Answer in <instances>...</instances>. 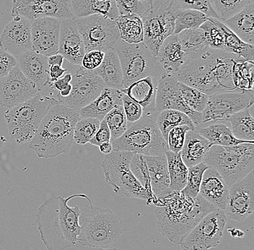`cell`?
I'll return each instance as SVG.
<instances>
[{"label":"cell","instance_id":"6da1fadb","mask_svg":"<svg viewBox=\"0 0 254 250\" xmlns=\"http://www.w3.org/2000/svg\"><path fill=\"white\" fill-rule=\"evenodd\" d=\"M244 61L236 55L209 49L196 58L188 60L172 74L179 82L199 90L208 97L238 91L233 81L235 63Z\"/></svg>","mask_w":254,"mask_h":250},{"label":"cell","instance_id":"7a4b0ae2","mask_svg":"<svg viewBox=\"0 0 254 250\" xmlns=\"http://www.w3.org/2000/svg\"><path fill=\"white\" fill-rule=\"evenodd\" d=\"M91 200L85 194H75L64 198L53 196L38 208L36 221L41 241L48 250H64L78 245L80 234L79 206H69L68 202L74 198Z\"/></svg>","mask_w":254,"mask_h":250},{"label":"cell","instance_id":"3957f363","mask_svg":"<svg viewBox=\"0 0 254 250\" xmlns=\"http://www.w3.org/2000/svg\"><path fill=\"white\" fill-rule=\"evenodd\" d=\"M155 205L159 232L178 245L206 215L218 210L199 195L191 199L182 192L171 193L158 199Z\"/></svg>","mask_w":254,"mask_h":250},{"label":"cell","instance_id":"277c9868","mask_svg":"<svg viewBox=\"0 0 254 250\" xmlns=\"http://www.w3.org/2000/svg\"><path fill=\"white\" fill-rule=\"evenodd\" d=\"M80 118L79 110L57 103L51 107L40 124L29 148L39 158H55L69 152L74 142V130Z\"/></svg>","mask_w":254,"mask_h":250},{"label":"cell","instance_id":"5b68a950","mask_svg":"<svg viewBox=\"0 0 254 250\" xmlns=\"http://www.w3.org/2000/svg\"><path fill=\"white\" fill-rule=\"evenodd\" d=\"M80 234L78 245L86 248H109L119 240L123 230V221L109 208L90 203L79 218Z\"/></svg>","mask_w":254,"mask_h":250},{"label":"cell","instance_id":"8992f818","mask_svg":"<svg viewBox=\"0 0 254 250\" xmlns=\"http://www.w3.org/2000/svg\"><path fill=\"white\" fill-rule=\"evenodd\" d=\"M158 114L142 115L122 137L111 141L113 151H128L147 156L166 154L168 147L157 126Z\"/></svg>","mask_w":254,"mask_h":250},{"label":"cell","instance_id":"52a82bcc","mask_svg":"<svg viewBox=\"0 0 254 250\" xmlns=\"http://www.w3.org/2000/svg\"><path fill=\"white\" fill-rule=\"evenodd\" d=\"M60 102L55 98L39 93L29 100L8 109L4 117L10 137L18 145L31 142L49 109Z\"/></svg>","mask_w":254,"mask_h":250},{"label":"cell","instance_id":"ba28073f","mask_svg":"<svg viewBox=\"0 0 254 250\" xmlns=\"http://www.w3.org/2000/svg\"><path fill=\"white\" fill-rule=\"evenodd\" d=\"M203 162L218 172L228 186L242 180L254 168V144L212 146Z\"/></svg>","mask_w":254,"mask_h":250},{"label":"cell","instance_id":"9c48e42d","mask_svg":"<svg viewBox=\"0 0 254 250\" xmlns=\"http://www.w3.org/2000/svg\"><path fill=\"white\" fill-rule=\"evenodd\" d=\"M134 154L128 151H113L106 155L101 164L105 179L116 194L140 199L150 205V197L130 170V161Z\"/></svg>","mask_w":254,"mask_h":250},{"label":"cell","instance_id":"30bf717a","mask_svg":"<svg viewBox=\"0 0 254 250\" xmlns=\"http://www.w3.org/2000/svg\"><path fill=\"white\" fill-rule=\"evenodd\" d=\"M175 11L173 0L152 1V7L142 17L143 43L155 56L167 38L174 34Z\"/></svg>","mask_w":254,"mask_h":250},{"label":"cell","instance_id":"8fae6325","mask_svg":"<svg viewBox=\"0 0 254 250\" xmlns=\"http://www.w3.org/2000/svg\"><path fill=\"white\" fill-rule=\"evenodd\" d=\"M83 40L85 53L99 50L103 53L115 48L120 36L115 21L102 15L74 18Z\"/></svg>","mask_w":254,"mask_h":250},{"label":"cell","instance_id":"7c38bea8","mask_svg":"<svg viewBox=\"0 0 254 250\" xmlns=\"http://www.w3.org/2000/svg\"><path fill=\"white\" fill-rule=\"evenodd\" d=\"M114 50L122 67L124 89L150 76L156 58L144 43L127 44L120 39Z\"/></svg>","mask_w":254,"mask_h":250},{"label":"cell","instance_id":"4fadbf2b","mask_svg":"<svg viewBox=\"0 0 254 250\" xmlns=\"http://www.w3.org/2000/svg\"><path fill=\"white\" fill-rule=\"evenodd\" d=\"M254 102V90L226 92L209 96L207 105L201 113L202 122L198 128L216 123H225L233 114L250 108Z\"/></svg>","mask_w":254,"mask_h":250},{"label":"cell","instance_id":"5bb4252c","mask_svg":"<svg viewBox=\"0 0 254 250\" xmlns=\"http://www.w3.org/2000/svg\"><path fill=\"white\" fill-rule=\"evenodd\" d=\"M227 216L222 210L206 215L184 237L181 250H208L220 244L226 224Z\"/></svg>","mask_w":254,"mask_h":250},{"label":"cell","instance_id":"9a60e30c","mask_svg":"<svg viewBox=\"0 0 254 250\" xmlns=\"http://www.w3.org/2000/svg\"><path fill=\"white\" fill-rule=\"evenodd\" d=\"M70 84L71 91L69 97L57 100L66 107L78 110L91 103L106 88L98 76L82 66L72 75Z\"/></svg>","mask_w":254,"mask_h":250},{"label":"cell","instance_id":"2e32d148","mask_svg":"<svg viewBox=\"0 0 254 250\" xmlns=\"http://www.w3.org/2000/svg\"><path fill=\"white\" fill-rule=\"evenodd\" d=\"M11 16H22L30 21L52 17L60 21L74 19L69 0H15L12 1Z\"/></svg>","mask_w":254,"mask_h":250},{"label":"cell","instance_id":"e0dca14e","mask_svg":"<svg viewBox=\"0 0 254 250\" xmlns=\"http://www.w3.org/2000/svg\"><path fill=\"white\" fill-rule=\"evenodd\" d=\"M225 216L233 221H244L254 211V172L229 186Z\"/></svg>","mask_w":254,"mask_h":250},{"label":"cell","instance_id":"ac0fdd59","mask_svg":"<svg viewBox=\"0 0 254 250\" xmlns=\"http://www.w3.org/2000/svg\"><path fill=\"white\" fill-rule=\"evenodd\" d=\"M155 109L158 113L166 110L182 112L190 117L196 129L202 122V114L190 110L183 100L179 88V81L172 74H162L158 80Z\"/></svg>","mask_w":254,"mask_h":250},{"label":"cell","instance_id":"d6986e66","mask_svg":"<svg viewBox=\"0 0 254 250\" xmlns=\"http://www.w3.org/2000/svg\"><path fill=\"white\" fill-rule=\"evenodd\" d=\"M35 85L16 66L6 77L0 79V106L12 108L39 94Z\"/></svg>","mask_w":254,"mask_h":250},{"label":"cell","instance_id":"ffe728a7","mask_svg":"<svg viewBox=\"0 0 254 250\" xmlns=\"http://www.w3.org/2000/svg\"><path fill=\"white\" fill-rule=\"evenodd\" d=\"M0 48L16 59L32 50L31 21L24 17H14L0 36Z\"/></svg>","mask_w":254,"mask_h":250},{"label":"cell","instance_id":"44dd1931","mask_svg":"<svg viewBox=\"0 0 254 250\" xmlns=\"http://www.w3.org/2000/svg\"><path fill=\"white\" fill-rule=\"evenodd\" d=\"M61 21L52 17L31 22L32 50L49 57L57 54L60 44Z\"/></svg>","mask_w":254,"mask_h":250},{"label":"cell","instance_id":"7402d4cb","mask_svg":"<svg viewBox=\"0 0 254 250\" xmlns=\"http://www.w3.org/2000/svg\"><path fill=\"white\" fill-rule=\"evenodd\" d=\"M17 61L23 75L35 85L39 93L47 91L49 88L50 67L48 57L31 50L20 55Z\"/></svg>","mask_w":254,"mask_h":250},{"label":"cell","instance_id":"603a6c76","mask_svg":"<svg viewBox=\"0 0 254 250\" xmlns=\"http://www.w3.org/2000/svg\"><path fill=\"white\" fill-rule=\"evenodd\" d=\"M58 53L74 65H81L85 56L83 40L73 19L61 21Z\"/></svg>","mask_w":254,"mask_h":250},{"label":"cell","instance_id":"cb8c5ba5","mask_svg":"<svg viewBox=\"0 0 254 250\" xmlns=\"http://www.w3.org/2000/svg\"><path fill=\"white\" fill-rule=\"evenodd\" d=\"M228 191L229 186L217 171L211 167L206 170L203 175L198 194L201 198L217 209L224 210L226 205Z\"/></svg>","mask_w":254,"mask_h":250},{"label":"cell","instance_id":"d4e9b609","mask_svg":"<svg viewBox=\"0 0 254 250\" xmlns=\"http://www.w3.org/2000/svg\"><path fill=\"white\" fill-rule=\"evenodd\" d=\"M158 80L148 76L121 91L142 107L143 115L158 113L155 109Z\"/></svg>","mask_w":254,"mask_h":250},{"label":"cell","instance_id":"484cf974","mask_svg":"<svg viewBox=\"0 0 254 250\" xmlns=\"http://www.w3.org/2000/svg\"><path fill=\"white\" fill-rule=\"evenodd\" d=\"M143 156L148 169L152 194L156 200L171 194L166 154L159 156Z\"/></svg>","mask_w":254,"mask_h":250},{"label":"cell","instance_id":"4316f807","mask_svg":"<svg viewBox=\"0 0 254 250\" xmlns=\"http://www.w3.org/2000/svg\"><path fill=\"white\" fill-rule=\"evenodd\" d=\"M123 96L121 90L105 88L95 100L79 110L80 118H96L102 121L116 106L122 105Z\"/></svg>","mask_w":254,"mask_h":250},{"label":"cell","instance_id":"83f0119b","mask_svg":"<svg viewBox=\"0 0 254 250\" xmlns=\"http://www.w3.org/2000/svg\"><path fill=\"white\" fill-rule=\"evenodd\" d=\"M155 58L168 74L177 72L187 62V57L177 35L173 34L167 38L159 48Z\"/></svg>","mask_w":254,"mask_h":250},{"label":"cell","instance_id":"f1b7e54d","mask_svg":"<svg viewBox=\"0 0 254 250\" xmlns=\"http://www.w3.org/2000/svg\"><path fill=\"white\" fill-rule=\"evenodd\" d=\"M71 4L74 18L99 15L115 21L120 16L115 0H74Z\"/></svg>","mask_w":254,"mask_h":250},{"label":"cell","instance_id":"f546056e","mask_svg":"<svg viewBox=\"0 0 254 250\" xmlns=\"http://www.w3.org/2000/svg\"><path fill=\"white\" fill-rule=\"evenodd\" d=\"M212 145L205 138L201 137L196 131H189L186 134L185 141L181 156L187 167H193L204 161L206 154Z\"/></svg>","mask_w":254,"mask_h":250},{"label":"cell","instance_id":"4dcf8cb0","mask_svg":"<svg viewBox=\"0 0 254 250\" xmlns=\"http://www.w3.org/2000/svg\"><path fill=\"white\" fill-rule=\"evenodd\" d=\"M92 72L103 80L106 88L119 90L124 89L122 67L114 49L105 52L102 64Z\"/></svg>","mask_w":254,"mask_h":250},{"label":"cell","instance_id":"1f68e13d","mask_svg":"<svg viewBox=\"0 0 254 250\" xmlns=\"http://www.w3.org/2000/svg\"><path fill=\"white\" fill-rule=\"evenodd\" d=\"M222 23L243 42L254 46V3L248 4L237 15Z\"/></svg>","mask_w":254,"mask_h":250},{"label":"cell","instance_id":"d6a6232c","mask_svg":"<svg viewBox=\"0 0 254 250\" xmlns=\"http://www.w3.org/2000/svg\"><path fill=\"white\" fill-rule=\"evenodd\" d=\"M198 134L209 141L212 146L232 147L242 144H254L253 142L238 140L233 136L231 130L225 123H216L196 129Z\"/></svg>","mask_w":254,"mask_h":250},{"label":"cell","instance_id":"836d02e7","mask_svg":"<svg viewBox=\"0 0 254 250\" xmlns=\"http://www.w3.org/2000/svg\"><path fill=\"white\" fill-rule=\"evenodd\" d=\"M217 25L224 35L223 50L232 54L236 55L242 58L244 61H254V46L249 45L243 42L238 36H236L230 29H228L223 23L215 19H209Z\"/></svg>","mask_w":254,"mask_h":250},{"label":"cell","instance_id":"e575fe53","mask_svg":"<svg viewBox=\"0 0 254 250\" xmlns=\"http://www.w3.org/2000/svg\"><path fill=\"white\" fill-rule=\"evenodd\" d=\"M177 36L187 61L199 56L209 49L204 31L200 28L186 30Z\"/></svg>","mask_w":254,"mask_h":250},{"label":"cell","instance_id":"d590c367","mask_svg":"<svg viewBox=\"0 0 254 250\" xmlns=\"http://www.w3.org/2000/svg\"><path fill=\"white\" fill-rule=\"evenodd\" d=\"M170 178V191L181 192L187 184L188 167L185 165L181 153L168 151L166 152Z\"/></svg>","mask_w":254,"mask_h":250},{"label":"cell","instance_id":"8d00e7d4","mask_svg":"<svg viewBox=\"0 0 254 250\" xmlns=\"http://www.w3.org/2000/svg\"><path fill=\"white\" fill-rule=\"evenodd\" d=\"M225 123H229L233 136L238 140L254 142V118L249 108L233 114L226 120Z\"/></svg>","mask_w":254,"mask_h":250},{"label":"cell","instance_id":"74e56055","mask_svg":"<svg viewBox=\"0 0 254 250\" xmlns=\"http://www.w3.org/2000/svg\"><path fill=\"white\" fill-rule=\"evenodd\" d=\"M120 39L127 44H139L143 42V23L142 18L134 15L119 16L115 20Z\"/></svg>","mask_w":254,"mask_h":250},{"label":"cell","instance_id":"f35d334b","mask_svg":"<svg viewBox=\"0 0 254 250\" xmlns=\"http://www.w3.org/2000/svg\"><path fill=\"white\" fill-rule=\"evenodd\" d=\"M156 123L166 142L168 133L178 126H187L191 131H196V127L190 117L178 110H166L160 112L157 115Z\"/></svg>","mask_w":254,"mask_h":250},{"label":"cell","instance_id":"ab89813d","mask_svg":"<svg viewBox=\"0 0 254 250\" xmlns=\"http://www.w3.org/2000/svg\"><path fill=\"white\" fill-rule=\"evenodd\" d=\"M174 15V35L186 30L197 29L208 20L204 14L192 9H176Z\"/></svg>","mask_w":254,"mask_h":250},{"label":"cell","instance_id":"60d3db41","mask_svg":"<svg viewBox=\"0 0 254 250\" xmlns=\"http://www.w3.org/2000/svg\"><path fill=\"white\" fill-rule=\"evenodd\" d=\"M254 61H239L233 67V81L236 89L254 90Z\"/></svg>","mask_w":254,"mask_h":250},{"label":"cell","instance_id":"b9f144b4","mask_svg":"<svg viewBox=\"0 0 254 250\" xmlns=\"http://www.w3.org/2000/svg\"><path fill=\"white\" fill-rule=\"evenodd\" d=\"M219 21L229 20L239 13L248 4L254 3V0H210Z\"/></svg>","mask_w":254,"mask_h":250},{"label":"cell","instance_id":"7bdbcfd3","mask_svg":"<svg viewBox=\"0 0 254 250\" xmlns=\"http://www.w3.org/2000/svg\"><path fill=\"white\" fill-rule=\"evenodd\" d=\"M129 168L134 178L140 183L141 186L150 197L151 204H155L156 199L152 194L148 169L143 155L134 153L130 161Z\"/></svg>","mask_w":254,"mask_h":250},{"label":"cell","instance_id":"ee69618b","mask_svg":"<svg viewBox=\"0 0 254 250\" xmlns=\"http://www.w3.org/2000/svg\"><path fill=\"white\" fill-rule=\"evenodd\" d=\"M100 124L101 121L96 118H79L74 127V142L79 145L89 143L99 129Z\"/></svg>","mask_w":254,"mask_h":250},{"label":"cell","instance_id":"f6af8a7d","mask_svg":"<svg viewBox=\"0 0 254 250\" xmlns=\"http://www.w3.org/2000/svg\"><path fill=\"white\" fill-rule=\"evenodd\" d=\"M179 88L183 100L190 110L201 113L205 109L208 102V96L199 90L179 82Z\"/></svg>","mask_w":254,"mask_h":250},{"label":"cell","instance_id":"bcb514c9","mask_svg":"<svg viewBox=\"0 0 254 250\" xmlns=\"http://www.w3.org/2000/svg\"><path fill=\"white\" fill-rule=\"evenodd\" d=\"M209 167L204 162L189 167L188 176L185 188L181 192L189 199H195L199 194L203 175Z\"/></svg>","mask_w":254,"mask_h":250},{"label":"cell","instance_id":"7dc6e473","mask_svg":"<svg viewBox=\"0 0 254 250\" xmlns=\"http://www.w3.org/2000/svg\"><path fill=\"white\" fill-rule=\"evenodd\" d=\"M110 130L111 141L122 137L127 130V120L123 106H116L104 118Z\"/></svg>","mask_w":254,"mask_h":250},{"label":"cell","instance_id":"c3c4849f","mask_svg":"<svg viewBox=\"0 0 254 250\" xmlns=\"http://www.w3.org/2000/svg\"><path fill=\"white\" fill-rule=\"evenodd\" d=\"M153 0H116L119 15H134L142 17L148 12Z\"/></svg>","mask_w":254,"mask_h":250},{"label":"cell","instance_id":"681fc988","mask_svg":"<svg viewBox=\"0 0 254 250\" xmlns=\"http://www.w3.org/2000/svg\"><path fill=\"white\" fill-rule=\"evenodd\" d=\"M174 8L176 9H192L204 14L208 19L219 20L217 14L214 12L210 0H196V1H182L173 0Z\"/></svg>","mask_w":254,"mask_h":250},{"label":"cell","instance_id":"f907efd6","mask_svg":"<svg viewBox=\"0 0 254 250\" xmlns=\"http://www.w3.org/2000/svg\"><path fill=\"white\" fill-rule=\"evenodd\" d=\"M199 28L204 31L206 44L209 49L223 50V33L213 22L208 19Z\"/></svg>","mask_w":254,"mask_h":250},{"label":"cell","instance_id":"816d5d0a","mask_svg":"<svg viewBox=\"0 0 254 250\" xmlns=\"http://www.w3.org/2000/svg\"><path fill=\"white\" fill-rule=\"evenodd\" d=\"M190 127L187 126H178L170 131L167 137V145L168 150L174 153H180L187 133L190 131Z\"/></svg>","mask_w":254,"mask_h":250},{"label":"cell","instance_id":"f5cc1de1","mask_svg":"<svg viewBox=\"0 0 254 250\" xmlns=\"http://www.w3.org/2000/svg\"><path fill=\"white\" fill-rule=\"evenodd\" d=\"M122 106H123L127 121L134 123L142 118L143 115L142 107L125 94L122 98Z\"/></svg>","mask_w":254,"mask_h":250},{"label":"cell","instance_id":"db71d44e","mask_svg":"<svg viewBox=\"0 0 254 250\" xmlns=\"http://www.w3.org/2000/svg\"><path fill=\"white\" fill-rule=\"evenodd\" d=\"M105 53L99 50H92L85 53L80 66L88 71H93L102 64Z\"/></svg>","mask_w":254,"mask_h":250},{"label":"cell","instance_id":"11a10c76","mask_svg":"<svg viewBox=\"0 0 254 250\" xmlns=\"http://www.w3.org/2000/svg\"><path fill=\"white\" fill-rule=\"evenodd\" d=\"M17 65L15 57L0 48V79L6 77Z\"/></svg>","mask_w":254,"mask_h":250},{"label":"cell","instance_id":"9f6ffc18","mask_svg":"<svg viewBox=\"0 0 254 250\" xmlns=\"http://www.w3.org/2000/svg\"><path fill=\"white\" fill-rule=\"evenodd\" d=\"M111 140L110 130L108 127L106 121L103 119L102 121H101L99 129L98 130L96 134H95L94 137L90 141L89 143L90 145L99 147V146H101L103 143L111 142Z\"/></svg>","mask_w":254,"mask_h":250},{"label":"cell","instance_id":"6f0895ef","mask_svg":"<svg viewBox=\"0 0 254 250\" xmlns=\"http://www.w3.org/2000/svg\"><path fill=\"white\" fill-rule=\"evenodd\" d=\"M71 78H72V75L70 73H68V74H64L63 77L59 79L56 82L51 83L49 85V88L51 89L61 92L62 90H64L71 83Z\"/></svg>","mask_w":254,"mask_h":250},{"label":"cell","instance_id":"680465c9","mask_svg":"<svg viewBox=\"0 0 254 250\" xmlns=\"http://www.w3.org/2000/svg\"><path fill=\"white\" fill-rule=\"evenodd\" d=\"M66 72V69H64L63 66H57V65L51 66L49 67V85L63 77Z\"/></svg>","mask_w":254,"mask_h":250},{"label":"cell","instance_id":"91938a15","mask_svg":"<svg viewBox=\"0 0 254 250\" xmlns=\"http://www.w3.org/2000/svg\"><path fill=\"white\" fill-rule=\"evenodd\" d=\"M64 57L60 53L48 57V63L49 66L57 65V66H63Z\"/></svg>","mask_w":254,"mask_h":250},{"label":"cell","instance_id":"94428289","mask_svg":"<svg viewBox=\"0 0 254 250\" xmlns=\"http://www.w3.org/2000/svg\"><path fill=\"white\" fill-rule=\"evenodd\" d=\"M98 147H99L100 151L104 155L109 154L113 151L112 145H111V142L103 143Z\"/></svg>","mask_w":254,"mask_h":250},{"label":"cell","instance_id":"6125c7cd","mask_svg":"<svg viewBox=\"0 0 254 250\" xmlns=\"http://www.w3.org/2000/svg\"><path fill=\"white\" fill-rule=\"evenodd\" d=\"M228 232H229L233 238H236V237L243 238L244 236V233L242 231L240 230V229H234V228L233 229H228Z\"/></svg>","mask_w":254,"mask_h":250},{"label":"cell","instance_id":"be15d7a7","mask_svg":"<svg viewBox=\"0 0 254 250\" xmlns=\"http://www.w3.org/2000/svg\"><path fill=\"white\" fill-rule=\"evenodd\" d=\"M98 250H119L118 249H117V248H106V249H104V248H99Z\"/></svg>","mask_w":254,"mask_h":250}]
</instances>
